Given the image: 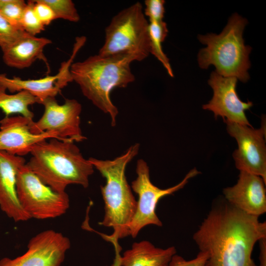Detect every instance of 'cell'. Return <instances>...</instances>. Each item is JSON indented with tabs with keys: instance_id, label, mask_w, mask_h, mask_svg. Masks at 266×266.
Instances as JSON below:
<instances>
[{
	"instance_id": "obj_25",
	"label": "cell",
	"mask_w": 266,
	"mask_h": 266,
	"mask_svg": "<svg viewBox=\"0 0 266 266\" xmlns=\"http://www.w3.org/2000/svg\"><path fill=\"white\" fill-rule=\"evenodd\" d=\"M164 0H145L143 12L150 21H163L165 13Z\"/></svg>"
},
{
	"instance_id": "obj_14",
	"label": "cell",
	"mask_w": 266,
	"mask_h": 266,
	"mask_svg": "<svg viewBox=\"0 0 266 266\" xmlns=\"http://www.w3.org/2000/svg\"><path fill=\"white\" fill-rule=\"evenodd\" d=\"M33 121L18 115L5 116L0 120V151L23 156L33 147L42 140L55 138L60 139L54 133H33L30 125Z\"/></svg>"
},
{
	"instance_id": "obj_4",
	"label": "cell",
	"mask_w": 266,
	"mask_h": 266,
	"mask_svg": "<svg viewBox=\"0 0 266 266\" xmlns=\"http://www.w3.org/2000/svg\"><path fill=\"white\" fill-rule=\"evenodd\" d=\"M139 144L131 146L126 151L113 160H100L91 157L88 160L94 168L105 178L100 190L104 202V215L100 224L113 229V233H99L105 239H118L129 234V227L137 206L128 183L125 171L128 164L137 155Z\"/></svg>"
},
{
	"instance_id": "obj_2",
	"label": "cell",
	"mask_w": 266,
	"mask_h": 266,
	"mask_svg": "<svg viewBox=\"0 0 266 266\" xmlns=\"http://www.w3.org/2000/svg\"><path fill=\"white\" fill-rule=\"evenodd\" d=\"M135 61L139 60L133 54H98L73 63L70 66L72 81L95 106L109 116L112 126L116 125L118 110L111 100V92L115 88L126 87L134 81L130 65Z\"/></svg>"
},
{
	"instance_id": "obj_28",
	"label": "cell",
	"mask_w": 266,
	"mask_h": 266,
	"mask_svg": "<svg viewBox=\"0 0 266 266\" xmlns=\"http://www.w3.org/2000/svg\"><path fill=\"white\" fill-rule=\"evenodd\" d=\"M112 243L115 250V258L111 266H121V257L120 252L122 248L118 243V240L116 239H111L109 240Z\"/></svg>"
},
{
	"instance_id": "obj_17",
	"label": "cell",
	"mask_w": 266,
	"mask_h": 266,
	"mask_svg": "<svg viewBox=\"0 0 266 266\" xmlns=\"http://www.w3.org/2000/svg\"><path fill=\"white\" fill-rule=\"evenodd\" d=\"M52 41L46 37H38L26 33L6 50L2 59L7 66L18 69L30 66L36 60H41L47 64L44 48Z\"/></svg>"
},
{
	"instance_id": "obj_24",
	"label": "cell",
	"mask_w": 266,
	"mask_h": 266,
	"mask_svg": "<svg viewBox=\"0 0 266 266\" xmlns=\"http://www.w3.org/2000/svg\"><path fill=\"white\" fill-rule=\"evenodd\" d=\"M33 1L28 0L24 11L21 27L27 33L35 36L44 30L45 26L36 15L33 9Z\"/></svg>"
},
{
	"instance_id": "obj_23",
	"label": "cell",
	"mask_w": 266,
	"mask_h": 266,
	"mask_svg": "<svg viewBox=\"0 0 266 266\" xmlns=\"http://www.w3.org/2000/svg\"><path fill=\"white\" fill-rule=\"evenodd\" d=\"M54 11L56 19H62L77 22L80 17L74 2L71 0H44Z\"/></svg>"
},
{
	"instance_id": "obj_8",
	"label": "cell",
	"mask_w": 266,
	"mask_h": 266,
	"mask_svg": "<svg viewBox=\"0 0 266 266\" xmlns=\"http://www.w3.org/2000/svg\"><path fill=\"white\" fill-rule=\"evenodd\" d=\"M196 168L191 169L177 185L165 189H161L151 181L147 163L139 159L136 166V178L132 182L131 188L138 197L135 212L129 225V234L135 237L144 227L153 225L161 227L162 223L156 213L159 200L183 188L191 178L199 174Z\"/></svg>"
},
{
	"instance_id": "obj_19",
	"label": "cell",
	"mask_w": 266,
	"mask_h": 266,
	"mask_svg": "<svg viewBox=\"0 0 266 266\" xmlns=\"http://www.w3.org/2000/svg\"><path fill=\"white\" fill-rule=\"evenodd\" d=\"M7 90L5 86L0 83V109L5 116L18 114L33 121L34 114L29 106L39 103L38 99L26 91L8 94Z\"/></svg>"
},
{
	"instance_id": "obj_18",
	"label": "cell",
	"mask_w": 266,
	"mask_h": 266,
	"mask_svg": "<svg viewBox=\"0 0 266 266\" xmlns=\"http://www.w3.org/2000/svg\"><path fill=\"white\" fill-rule=\"evenodd\" d=\"M176 254L174 246L163 249L155 247L147 240L133 244L121 257V266H170Z\"/></svg>"
},
{
	"instance_id": "obj_20",
	"label": "cell",
	"mask_w": 266,
	"mask_h": 266,
	"mask_svg": "<svg viewBox=\"0 0 266 266\" xmlns=\"http://www.w3.org/2000/svg\"><path fill=\"white\" fill-rule=\"evenodd\" d=\"M150 54L153 55L162 64L169 75L174 76L169 60L163 50L162 43L166 37L168 29L166 22L163 21L149 22Z\"/></svg>"
},
{
	"instance_id": "obj_26",
	"label": "cell",
	"mask_w": 266,
	"mask_h": 266,
	"mask_svg": "<svg viewBox=\"0 0 266 266\" xmlns=\"http://www.w3.org/2000/svg\"><path fill=\"white\" fill-rule=\"evenodd\" d=\"M33 10L45 27L50 25L56 19L54 11L44 0H33Z\"/></svg>"
},
{
	"instance_id": "obj_21",
	"label": "cell",
	"mask_w": 266,
	"mask_h": 266,
	"mask_svg": "<svg viewBox=\"0 0 266 266\" xmlns=\"http://www.w3.org/2000/svg\"><path fill=\"white\" fill-rule=\"evenodd\" d=\"M27 33L9 22L0 13V48L2 52Z\"/></svg>"
},
{
	"instance_id": "obj_16",
	"label": "cell",
	"mask_w": 266,
	"mask_h": 266,
	"mask_svg": "<svg viewBox=\"0 0 266 266\" xmlns=\"http://www.w3.org/2000/svg\"><path fill=\"white\" fill-rule=\"evenodd\" d=\"M22 156L0 151V209L15 222L31 219L22 207L17 193V175L26 164Z\"/></svg>"
},
{
	"instance_id": "obj_15",
	"label": "cell",
	"mask_w": 266,
	"mask_h": 266,
	"mask_svg": "<svg viewBox=\"0 0 266 266\" xmlns=\"http://www.w3.org/2000/svg\"><path fill=\"white\" fill-rule=\"evenodd\" d=\"M266 183L256 174L240 171L235 185L223 190L227 202L249 215L259 217L266 212Z\"/></svg>"
},
{
	"instance_id": "obj_22",
	"label": "cell",
	"mask_w": 266,
	"mask_h": 266,
	"mask_svg": "<svg viewBox=\"0 0 266 266\" xmlns=\"http://www.w3.org/2000/svg\"><path fill=\"white\" fill-rule=\"evenodd\" d=\"M26 5L23 0H0V13L11 24L21 28V21Z\"/></svg>"
},
{
	"instance_id": "obj_10",
	"label": "cell",
	"mask_w": 266,
	"mask_h": 266,
	"mask_svg": "<svg viewBox=\"0 0 266 266\" xmlns=\"http://www.w3.org/2000/svg\"><path fill=\"white\" fill-rule=\"evenodd\" d=\"M227 130L238 144L233 156L236 167L261 177L266 183V148L265 144L266 124L261 128L224 121Z\"/></svg>"
},
{
	"instance_id": "obj_3",
	"label": "cell",
	"mask_w": 266,
	"mask_h": 266,
	"mask_svg": "<svg viewBox=\"0 0 266 266\" xmlns=\"http://www.w3.org/2000/svg\"><path fill=\"white\" fill-rule=\"evenodd\" d=\"M26 166L53 190L65 192L70 185L87 188L94 167L74 142L52 138L35 144Z\"/></svg>"
},
{
	"instance_id": "obj_5",
	"label": "cell",
	"mask_w": 266,
	"mask_h": 266,
	"mask_svg": "<svg viewBox=\"0 0 266 266\" xmlns=\"http://www.w3.org/2000/svg\"><path fill=\"white\" fill-rule=\"evenodd\" d=\"M247 23L245 18L234 13L220 34L199 35V41L206 45L198 55L200 67L207 69L213 65L220 75L247 82L250 78L248 71L252 48L245 45L242 35Z\"/></svg>"
},
{
	"instance_id": "obj_12",
	"label": "cell",
	"mask_w": 266,
	"mask_h": 266,
	"mask_svg": "<svg viewBox=\"0 0 266 266\" xmlns=\"http://www.w3.org/2000/svg\"><path fill=\"white\" fill-rule=\"evenodd\" d=\"M86 37H77L70 58L63 62L58 73L37 79L24 80L18 77L10 78L5 73H0V83L11 93L26 91L37 98L39 103L49 97H55L69 82L73 81L70 66L79 50L85 44Z\"/></svg>"
},
{
	"instance_id": "obj_27",
	"label": "cell",
	"mask_w": 266,
	"mask_h": 266,
	"mask_svg": "<svg viewBox=\"0 0 266 266\" xmlns=\"http://www.w3.org/2000/svg\"><path fill=\"white\" fill-rule=\"evenodd\" d=\"M207 259V254L201 251L194 259L190 260H186L182 257L175 254L170 262V266H206Z\"/></svg>"
},
{
	"instance_id": "obj_1",
	"label": "cell",
	"mask_w": 266,
	"mask_h": 266,
	"mask_svg": "<svg viewBox=\"0 0 266 266\" xmlns=\"http://www.w3.org/2000/svg\"><path fill=\"white\" fill-rule=\"evenodd\" d=\"M266 238V223L229 203L209 212L193 235L206 266H257L252 259L255 244Z\"/></svg>"
},
{
	"instance_id": "obj_29",
	"label": "cell",
	"mask_w": 266,
	"mask_h": 266,
	"mask_svg": "<svg viewBox=\"0 0 266 266\" xmlns=\"http://www.w3.org/2000/svg\"><path fill=\"white\" fill-rule=\"evenodd\" d=\"M259 266H266V238L260 241Z\"/></svg>"
},
{
	"instance_id": "obj_7",
	"label": "cell",
	"mask_w": 266,
	"mask_h": 266,
	"mask_svg": "<svg viewBox=\"0 0 266 266\" xmlns=\"http://www.w3.org/2000/svg\"><path fill=\"white\" fill-rule=\"evenodd\" d=\"M19 202L31 218L52 219L64 214L69 207V198L44 184L26 165L19 169L16 180Z\"/></svg>"
},
{
	"instance_id": "obj_6",
	"label": "cell",
	"mask_w": 266,
	"mask_h": 266,
	"mask_svg": "<svg viewBox=\"0 0 266 266\" xmlns=\"http://www.w3.org/2000/svg\"><path fill=\"white\" fill-rule=\"evenodd\" d=\"M148 27L139 2L122 10L106 27L104 42L98 54H130L136 56L139 61L144 60L150 54Z\"/></svg>"
},
{
	"instance_id": "obj_9",
	"label": "cell",
	"mask_w": 266,
	"mask_h": 266,
	"mask_svg": "<svg viewBox=\"0 0 266 266\" xmlns=\"http://www.w3.org/2000/svg\"><path fill=\"white\" fill-rule=\"evenodd\" d=\"M44 110L42 116L30 125L35 134L51 132L63 140L80 142L86 139L80 127L81 104L76 100L66 99L59 104L55 97H49L41 103Z\"/></svg>"
},
{
	"instance_id": "obj_11",
	"label": "cell",
	"mask_w": 266,
	"mask_h": 266,
	"mask_svg": "<svg viewBox=\"0 0 266 266\" xmlns=\"http://www.w3.org/2000/svg\"><path fill=\"white\" fill-rule=\"evenodd\" d=\"M70 247V240L61 233L44 231L29 240L24 254L13 259L2 258L0 266H60Z\"/></svg>"
},
{
	"instance_id": "obj_13",
	"label": "cell",
	"mask_w": 266,
	"mask_h": 266,
	"mask_svg": "<svg viewBox=\"0 0 266 266\" xmlns=\"http://www.w3.org/2000/svg\"><path fill=\"white\" fill-rule=\"evenodd\" d=\"M237 78L223 77L213 71L208 80L213 95L203 109L212 111L214 117H222L224 121L252 126L246 118L245 111L253 105L251 101H241L236 92Z\"/></svg>"
}]
</instances>
